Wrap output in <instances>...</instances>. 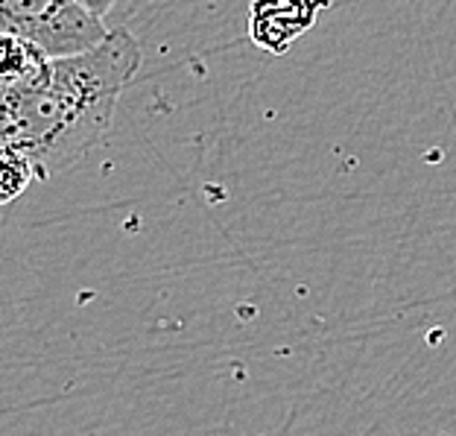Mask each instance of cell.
Listing matches in <instances>:
<instances>
[{"label": "cell", "mask_w": 456, "mask_h": 436, "mask_svg": "<svg viewBox=\"0 0 456 436\" xmlns=\"http://www.w3.org/2000/svg\"><path fill=\"white\" fill-rule=\"evenodd\" d=\"M141 68V45L126 29L74 56L50 59L29 88L0 97V144L27 152L41 182L70 170L106 144L114 109Z\"/></svg>", "instance_id": "cell-1"}, {"label": "cell", "mask_w": 456, "mask_h": 436, "mask_svg": "<svg viewBox=\"0 0 456 436\" xmlns=\"http://www.w3.org/2000/svg\"><path fill=\"white\" fill-rule=\"evenodd\" d=\"M0 33L24 38L59 59L91 50L111 29L79 0H0Z\"/></svg>", "instance_id": "cell-2"}, {"label": "cell", "mask_w": 456, "mask_h": 436, "mask_svg": "<svg viewBox=\"0 0 456 436\" xmlns=\"http://www.w3.org/2000/svg\"><path fill=\"white\" fill-rule=\"evenodd\" d=\"M330 0H252L248 6V38L255 47L281 56L316 27Z\"/></svg>", "instance_id": "cell-3"}, {"label": "cell", "mask_w": 456, "mask_h": 436, "mask_svg": "<svg viewBox=\"0 0 456 436\" xmlns=\"http://www.w3.org/2000/svg\"><path fill=\"white\" fill-rule=\"evenodd\" d=\"M33 182H41L36 161L9 144H0V205L15 202Z\"/></svg>", "instance_id": "cell-4"}, {"label": "cell", "mask_w": 456, "mask_h": 436, "mask_svg": "<svg viewBox=\"0 0 456 436\" xmlns=\"http://www.w3.org/2000/svg\"><path fill=\"white\" fill-rule=\"evenodd\" d=\"M79 4L86 6L94 18L102 21V18H106V15L111 12V9H114V4H118V0H79Z\"/></svg>", "instance_id": "cell-5"}]
</instances>
